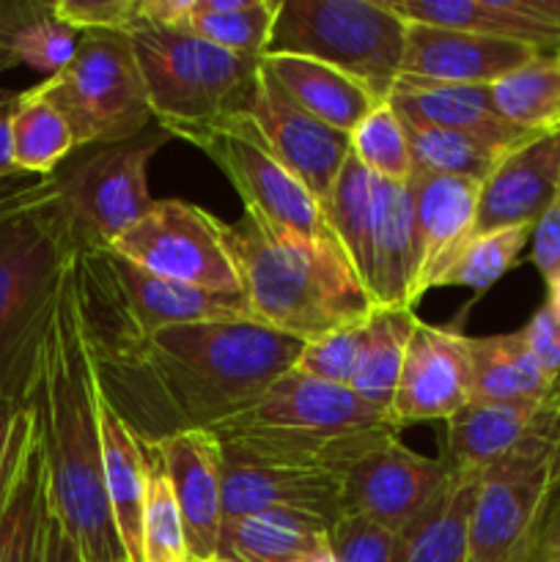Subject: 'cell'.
<instances>
[{
    "instance_id": "obj_1",
    "label": "cell",
    "mask_w": 560,
    "mask_h": 562,
    "mask_svg": "<svg viewBox=\"0 0 560 562\" xmlns=\"http://www.w3.org/2000/svg\"><path fill=\"white\" fill-rule=\"evenodd\" d=\"M300 340L258 322L163 327L141 344L88 349L102 398L143 445L214 431L291 371Z\"/></svg>"
},
{
    "instance_id": "obj_2",
    "label": "cell",
    "mask_w": 560,
    "mask_h": 562,
    "mask_svg": "<svg viewBox=\"0 0 560 562\" xmlns=\"http://www.w3.org/2000/svg\"><path fill=\"white\" fill-rule=\"evenodd\" d=\"M25 406L36 420L49 514L86 562H126L104 492L99 387L77 305L75 261L55 296Z\"/></svg>"
},
{
    "instance_id": "obj_3",
    "label": "cell",
    "mask_w": 560,
    "mask_h": 562,
    "mask_svg": "<svg viewBox=\"0 0 560 562\" xmlns=\"http://www.w3.org/2000/svg\"><path fill=\"white\" fill-rule=\"evenodd\" d=\"M225 247L253 322L311 344L377 311L333 236H305L245 214L225 225Z\"/></svg>"
},
{
    "instance_id": "obj_4",
    "label": "cell",
    "mask_w": 560,
    "mask_h": 562,
    "mask_svg": "<svg viewBox=\"0 0 560 562\" xmlns=\"http://www.w3.org/2000/svg\"><path fill=\"white\" fill-rule=\"evenodd\" d=\"M212 434L234 459L344 475L360 456L401 431L393 417L357 398L351 387L289 371Z\"/></svg>"
},
{
    "instance_id": "obj_5",
    "label": "cell",
    "mask_w": 560,
    "mask_h": 562,
    "mask_svg": "<svg viewBox=\"0 0 560 562\" xmlns=\"http://www.w3.org/2000/svg\"><path fill=\"white\" fill-rule=\"evenodd\" d=\"M75 252L58 187L33 206L0 220V395L22 406Z\"/></svg>"
},
{
    "instance_id": "obj_6",
    "label": "cell",
    "mask_w": 560,
    "mask_h": 562,
    "mask_svg": "<svg viewBox=\"0 0 560 562\" xmlns=\"http://www.w3.org/2000/svg\"><path fill=\"white\" fill-rule=\"evenodd\" d=\"M75 289L88 349L141 344L173 324L253 322L242 294H214L159 278L113 250L77 252Z\"/></svg>"
},
{
    "instance_id": "obj_7",
    "label": "cell",
    "mask_w": 560,
    "mask_h": 562,
    "mask_svg": "<svg viewBox=\"0 0 560 562\" xmlns=\"http://www.w3.org/2000/svg\"><path fill=\"white\" fill-rule=\"evenodd\" d=\"M135 47L154 121L176 137L184 130L250 113L261 58L228 53L181 27L132 25Z\"/></svg>"
},
{
    "instance_id": "obj_8",
    "label": "cell",
    "mask_w": 560,
    "mask_h": 562,
    "mask_svg": "<svg viewBox=\"0 0 560 562\" xmlns=\"http://www.w3.org/2000/svg\"><path fill=\"white\" fill-rule=\"evenodd\" d=\"M560 494V398L536 431L478 475L467 562H530Z\"/></svg>"
},
{
    "instance_id": "obj_9",
    "label": "cell",
    "mask_w": 560,
    "mask_h": 562,
    "mask_svg": "<svg viewBox=\"0 0 560 562\" xmlns=\"http://www.w3.org/2000/svg\"><path fill=\"white\" fill-rule=\"evenodd\" d=\"M404 47L406 22L384 0H280L267 55L322 60L388 99Z\"/></svg>"
},
{
    "instance_id": "obj_10",
    "label": "cell",
    "mask_w": 560,
    "mask_h": 562,
    "mask_svg": "<svg viewBox=\"0 0 560 562\" xmlns=\"http://www.w3.org/2000/svg\"><path fill=\"white\" fill-rule=\"evenodd\" d=\"M31 91L64 115L77 148L130 140L154 121L126 33H82L75 60Z\"/></svg>"
},
{
    "instance_id": "obj_11",
    "label": "cell",
    "mask_w": 560,
    "mask_h": 562,
    "mask_svg": "<svg viewBox=\"0 0 560 562\" xmlns=\"http://www.w3.org/2000/svg\"><path fill=\"white\" fill-rule=\"evenodd\" d=\"M173 137L159 126L130 140L97 146V151L55 170L58 203L80 250H110L148 209V162Z\"/></svg>"
},
{
    "instance_id": "obj_12",
    "label": "cell",
    "mask_w": 560,
    "mask_h": 562,
    "mask_svg": "<svg viewBox=\"0 0 560 562\" xmlns=\"http://www.w3.org/2000/svg\"><path fill=\"white\" fill-rule=\"evenodd\" d=\"M176 137L201 148L245 203V214L305 236H329L322 209L302 181L275 157L250 113H236L212 124L184 130Z\"/></svg>"
},
{
    "instance_id": "obj_13",
    "label": "cell",
    "mask_w": 560,
    "mask_h": 562,
    "mask_svg": "<svg viewBox=\"0 0 560 562\" xmlns=\"http://www.w3.org/2000/svg\"><path fill=\"white\" fill-rule=\"evenodd\" d=\"M110 250L159 278L214 294H242L225 247V223L187 201H154Z\"/></svg>"
},
{
    "instance_id": "obj_14",
    "label": "cell",
    "mask_w": 560,
    "mask_h": 562,
    "mask_svg": "<svg viewBox=\"0 0 560 562\" xmlns=\"http://www.w3.org/2000/svg\"><path fill=\"white\" fill-rule=\"evenodd\" d=\"M448 477L443 459H428L390 437L344 472V514L368 516L401 536L434 503Z\"/></svg>"
},
{
    "instance_id": "obj_15",
    "label": "cell",
    "mask_w": 560,
    "mask_h": 562,
    "mask_svg": "<svg viewBox=\"0 0 560 562\" xmlns=\"http://www.w3.org/2000/svg\"><path fill=\"white\" fill-rule=\"evenodd\" d=\"M472 401L470 338L417 318L393 398L395 428L450 420Z\"/></svg>"
},
{
    "instance_id": "obj_16",
    "label": "cell",
    "mask_w": 560,
    "mask_h": 562,
    "mask_svg": "<svg viewBox=\"0 0 560 562\" xmlns=\"http://www.w3.org/2000/svg\"><path fill=\"white\" fill-rule=\"evenodd\" d=\"M250 115L258 130H261V135L267 137L275 157L322 203L327 198L329 187L338 179L346 159L351 157L349 135L333 130L324 121L313 119L311 113L296 108L285 97L283 88L264 71V66L261 75H258Z\"/></svg>"
},
{
    "instance_id": "obj_17",
    "label": "cell",
    "mask_w": 560,
    "mask_h": 562,
    "mask_svg": "<svg viewBox=\"0 0 560 562\" xmlns=\"http://www.w3.org/2000/svg\"><path fill=\"white\" fill-rule=\"evenodd\" d=\"M280 510L311 514L335 525L344 516V475L223 453V521Z\"/></svg>"
},
{
    "instance_id": "obj_18",
    "label": "cell",
    "mask_w": 560,
    "mask_h": 562,
    "mask_svg": "<svg viewBox=\"0 0 560 562\" xmlns=\"http://www.w3.org/2000/svg\"><path fill=\"white\" fill-rule=\"evenodd\" d=\"M536 55L538 49L530 44L406 22V47L399 77L489 88Z\"/></svg>"
},
{
    "instance_id": "obj_19",
    "label": "cell",
    "mask_w": 560,
    "mask_h": 562,
    "mask_svg": "<svg viewBox=\"0 0 560 562\" xmlns=\"http://www.w3.org/2000/svg\"><path fill=\"white\" fill-rule=\"evenodd\" d=\"M152 448L168 472L192 560H212L223 530V445L212 431H184Z\"/></svg>"
},
{
    "instance_id": "obj_20",
    "label": "cell",
    "mask_w": 560,
    "mask_h": 562,
    "mask_svg": "<svg viewBox=\"0 0 560 562\" xmlns=\"http://www.w3.org/2000/svg\"><path fill=\"white\" fill-rule=\"evenodd\" d=\"M560 195V132L538 135L505 154L478 192L475 234L536 225Z\"/></svg>"
},
{
    "instance_id": "obj_21",
    "label": "cell",
    "mask_w": 560,
    "mask_h": 562,
    "mask_svg": "<svg viewBox=\"0 0 560 562\" xmlns=\"http://www.w3.org/2000/svg\"><path fill=\"white\" fill-rule=\"evenodd\" d=\"M404 22L560 53V0H384Z\"/></svg>"
},
{
    "instance_id": "obj_22",
    "label": "cell",
    "mask_w": 560,
    "mask_h": 562,
    "mask_svg": "<svg viewBox=\"0 0 560 562\" xmlns=\"http://www.w3.org/2000/svg\"><path fill=\"white\" fill-rule=\"evenodd\" d=\"M417 274H421V239H417L412 187L377 179L366 291L377 307L415 311L421 302Z\"/></svg>"
},
{
    "instance_id": "obj_23",
    "label": "cell",
    "mask_w": 560,
    "mask_h": 562,
    "mask_svg": "<svg viewBox=\"0 0 560 562\" xmlns=\"http://www.w3.org/2000/svg\"><path fill=\"white\" fill-rule=\"evenodd\" d=\"M47 481L33 412L22 406L0 481V562H42Z\"/></svg>"
},
{
    "instance_id": "obj_24",
    "label": "cell",
    "mask_w": 560,
    "mask_h": 562,
    "mask_svg": "<svg viewBox=\"0 0 560 562\" xmlns=\"http://www.w3.org/2000/svg\"><path fill=\"white\" fill-rule=\"evenodd\" d=\"M415 201V225L421 239L417 300L437 289L443 274L475 236L478 192L481 184L450 176L415 173L410 181Z\"/></svg>"
},
{
    "instance_id": "obj_25",
    "label": "cell",
    "mask_w": 560,
    "mask_h": 562,
    "mask_svg": "<svg viewBox=\"0 0 560 562\" xmlns=\"http://www.w3.org/2000/svg\"><path fill=\"white\" fill-rule=\"evenodd\" d=\"M388 99L395 113L404 115V119L453 130L459 135L483 143L503 157L530 137H538L511 126L494 110L486 86H445V82L399 77Z\"/></svg>"
},
{
    "instance_id": "obj_26",
    "label": "cell",
    "mask_w": 560,
    "mask_h": 562,
    "mask_svg": "<svg viewBox=\"0 0 560 562\" xmlns=\"http://www.w3.org/2000/svg\"><path fill=\"white\" fill-rule=\"evenodd\" d=\"M514 401V404H489L470 401L464 409L445 420L443 456L450 472H481L516 448L538 423L547 417L555 401Z\"/></svg>"
},
{
    "instance_id": "obj_27",
    "label": "cell",
    "mask_w": 560,
    "mask_h": 562,
    "mask_svg": "<svg viewBox=\"0 0 560 562\" xmlns=\"http://www.w3.org/2000/svg\"><path fill=\"white\" fill-rule=\"evenodd\" d=\"M99 431H102V472L110 514L126 562H143V505L148 492L146 445L130 431L113 406L99 393Z\"/></svg>"
},
{
    "instance_id": "obj_28",
    "label": "cell",
    "mask_w": 560,
    "mask_h": 562,
    "mask_svg": "<svg viewBox=\"0 0 560 562\" xmlns=\"http://www.w3.org/2000/svg\"><path fill=\"white\" fill-rule=\"evenodd\" d=\"M261 66L296 108L344 135H349L379 102H384L360 80L322 60L302 55H264Z\"/></svg>"
},
{
    "instance_id": "obj_29",
    "label": "cell",
    "mask_w": 560,
    "mask_h": 562,
    "mask_svg": "<svg viewBox=\"0 0 560 562\" xmlns=\"http://www.w3.org/2000/svg\"><path fill=\"white\" fill-rule=\"evenodd\" d=\"M470 357L472 401L514 404V401H549L560 395V382L544 373L522 329L470 338Z\"/></svg>"
},
{
    "instance_id": "obj_30",
    "label": "cell",
    "mask_w": 560,
    "mask_h": 562,
    "mask_svg": "<svg viewBox=\"0 0 560 562\" xmlns=\"http://www.w3.org/2000/svg\"><path fill=\"white\" fill-rule=\"evenodd\" d=\"M333 521L311 514H256L223 521L214 558L234 562H296L327 547Z\"/></svg>"
},
{
    "instance_id": "obj_31",
    "label": "cell",
    "mask_w": 560,
    "mask_h": 562,
    "mask_svg": "<svg viewBox=\"0 0 560 562\" xmlns=\"http://www.w3.org/2000/svg\"><path fill=\"white\" fill-rule=\"evenodd\" d=\"M478 475L481 472H450L434 503L401 532L395 562H467Z\"/></svg>"
},
{
    "instance_id": "obj_32",
    "label": "cell",
    "mask_w": 560,
    "mask_h": 562,
    "mask_svg": "<svg viewBox=\"0 0 560 562\" xmlns=\"http://www.w3.org/2000/svg\"><path fill=\"white\" fill-rule=\"evenodd\" d=\"M415 311H406V307H377L368 322L366 349H362L349 387L357 398L384 415H390L393 409L395 387H399L406 346L415 333Z\"/></svg>"
},
{
    "instance_id": "obj_33",
    "label": "cell",
    "mask_w": 560,
    "mask_h": 562,
    "mask_svg": "<svg viewBox=\"0 0 560 562\" xmlns=\"http://www.w3.org/2000/svg\"><path fill=\"white\" fill-rule=\"evenodd\" d=\"M494 110L527 135L560 132V53H538L489 86Z\"/></svg>"
},
{
    "instance_id": "obj_34",
    "label": "cell",
    "mask_w": 560,
    "mask_h": 562,
    "mask_svg": "<svg viewBox=\"0 0 560 562\" xmlns=\"http://www.w3.org/2000/svg\"><path fill=\"white\" fill-rule=\"evenodd\" d=\"M373 203H377V176L368 173L355 157L346 159L327 198L318 203L327 234L338 241L355 272L366 285L368 245L373 228Z\"/></svg>"
},
{
    "instance_id": "obj_35",
    "label": "cell",
    "mask_w": 560,
    "mask_h": 562,
    "mask_svg": "<svg viewBox=\"0 0 560 562\" xmlns=\"http://www.w3.org/2000/svg\"><path fill=\"white\" fill-rule=\"evenodd\" d=\"M278 5L280 0H192L190 16L181 31L228 53L264 58Z\"/></svg>"
},
{
    "instance_id": "obj_36",
    "label": "cell",
    "mask_w": 560,
    "mask_h": 562,
    "mask_svg": "<svg viewBox=\"0 0 560 562\" xmlns=\"http://www.w3.org/2000/svg\"><path fill=\"white\" fill-rule=\"evenodd\" d=\"M77 148L64 115L27 88L11 115V157L20 173L53 176Z\"/></svg>"
},
{
    "instance_id": "obj_37",
    "label": "cell",
    "mask_w": 560,
    "mask_h": 562,
    "mask_svg": "<svg viewBox=\"0 0 560 562\" xmlns=\"http://www.w3.org/2000/svg\"><path fill=\"white\" fill-rule=\"evenodd\" d=\"M401 121H404L406 137H410L415 173L450 176V179H470L483 184L503 159V154L453 130L423 124V121L404 119V115Z\"/></svg>"
},
{
    "instance_id": "obj_38",
    "label": "cell",
    "mask_w": 560,
    "mask_h": 562,
    "mask_svg": "<svg viewBox=\"0 0 560 562\" xmlns=\"http://www.w3.org/2000/svg\"><path fill=\"white\" fill-rule=\"evenodd\" d=\"M351 157L362 165L371 176L384 181L410 184L415 176L412 162L410 137H406L404 121L395 113L390 99L379 102L355 130L349 132Z\"/></svg>"
},
{
    "instance_id": "obj_39",
    "label": "cell",
    "mask_w": 560,
    "mask_h": 562,
    "mask_svg": "<svg viewBox=\"0 0 560 562\" xmlns=\"http://www.w3.org/2000/svg\"><path fill=\"white\" fill-rule=\"evenodd\" d=\"M146 453L148 492L146 505H143V562H192L184 521H181L168 472H165L163 461L154 453L152 445H146Z\"/></svg>"
},
{
    "instance_id": "obj_40",
    "label": "cell",
    "mask_w": 560,
    "mask_h": 562,
    "mask_svg": "<svg viewBox=\"0 0 560 562\" xmlns=\"http://www.w3.org/2000/svg\"><path fill=\"white\" fill-rule=\"evenodd\" d=\"M530 225H516V228H500L492 234H475L470 245L459 252L448 272L443 274L437 289L459 285V289H472L478 294L492 289L503 274L519 261L522 250L530 241Z\"/></svg>"
},
{
    "instance_id": "obj_41",
    "label": "cell",
    "mask_w": 560,
    "mask_h": 562,
    "mask_svg": "<svg viewBox=\"0 0 560 562\" xmlns=\"http://www.w3.org/2000/svg\"><path fill=\"white\" fill-rule=\"evenodd\" d=\"M368 322H371V316L333 329V333L322 335L311 344H302V351L294 366H291V371L302 373L307 379H318V382L349 387L362 349H366Z\"/></svg>"
},
{
    "instance_id": "obj_42",
    "label": "cell",
    "mask_w": 560,
    "mask_h": 562,
    "mask_svg": "<svg viewBox=\"0 0 560 562\" xmlns=\"http://www.w3.org/2000/svg\"><path fill=\"white\" fill-rule=\"evenodd\" d=\"M327 547L338 562H395L401 536L360 514H344L327 532Z\"/></svg>"
},
{
    "instance_id": "obj_43",
    "label": "cell",
    "mask_w": 560,
    "mask_h": 562,
    "mask_svg": "<svg viewBox=\"0 0 560 562\" xmlns=\"http://www.w3.org/2000/svg\"><path fill=\"white\" fill-rule=\"evenodd\" d=\"M49 11L75 33H126L137 25V0H55Z\"/></svg>"
},
{
    "instance_id": "obj_44",
    "label": "cell",
    "mask_w": 560,
    "mask_h": 562,
    "mask_svg": "<svg viewBox=\"0 0 560 562\" xmlns=\"http://www.w3.org/2000/svg\"><path fill=\"white\" fill-rule=\"evenodd\" d=\"M533 263H536L538 274L544 278V283H552L560 274V195L555 198L552 206L538 217V223L533 225Z\"/></svg>"
},
{
    "instance_id": "obj_45",
    "label": "cell",
    "mask_w": 560,
    "mask_h": 562,
    "mask_svg": "<svg viewBox=\"0 0 560 562\" xmlns=\"http://www.w3.org/2000/svg\"><path fill=\"white\" fill-rule=\"evenodd\" d=\"M522 335H525L527 346H530L533 357L544 368V373L560 382V322L549 313L547 305L527 322Z\"/></svg>"
},
{
    "instance_id": "obj_46",
    "label": "cell",
    "mask_w": 560,
    "mask_h": 562,
    "mask_svg": "<svg viewBox=\"0 0 560 562\" xmlns=\"http://www.w3.org/2000/svg\"><path fill=\"white\" fill-rule=\"evenodd\" d=\"M55 190V176H14L0 184V220L33 206Z\"/></svg>"
},
{
    "instance_id": "obj_47",
    "label": "cell",
    "mask_w": 560,
    "mask_h": 562,
    "mask_svg": "<svg viewBox=\"0 0 560 562\" xmlns=\"http://www.w3.org/2000/svg\"><path fill=\"white\" fill-rule=\"evenodd\" d=\"M42 562H86L80 554L77 543L71 541V536L66 532V527L49 514L44 519V538H42Z\"/></svg>"
},
{
    "instance_id": "obj_48",
    "label": "cell",
    "mask_w": 560,
    "mask_h": 562,
    "mask_svg": "<svg viewBox=\"0 0 560 562\" xmlns=\"http://www.w3.org/2000/svg\"><path fill=\"white\" fill-rule=\"evenodd\" d=\"M530 562H560V494L549 505L547 519H544L536 547H533Z\"/></svg>"
},
{
    "instance_id": "obj_49",
    "label": "cell",
    "mask_w": 560,
    "mask_h": 562,
    "mask_svg": "<svg viewBox=\"0 0 560 562\" xmlns=\"http://www.w3.org/2000/svg\"><path fill=\"white\" fill-rule=\"evenodd\" d=\"M16 99H20V93L0 91V184L14 179V176H22L16 170L14 157H11V115H14Z\"/></svg>"
},
{
    "instance_id": "obj_50",
    "label": "cell",
    "mask_w": 560,
    "mask_h": 562,
    "mask_svg": "<svg viewBox=\"0 0 560 562\" xmlns=\"http://www.w3.org/2000/svg\"><path fill=\"white\" fill-rule=\"evenodd\" d=\"M22 404H16L9 395H0V481H3L5 470V456H9L11 434H14V423L20 417Z\"/></svg>"
},
{
    "instance_id": "obj_51",
    "label": "cell",
    "mask_w": 560,
    "mask_h": 562,
    "mask_svg": "<svg viewBox=\"0 0 560 562\" xmlns=\"http://www.w3.org/2000/svg\"><path fill=\"white\" fill-rule=\"evenodd\" d=\"M547 307L549 313L560 322V274L552 280V283H547Z\"/></svg>"
},
{
    "instance_id": "obj_52",
    "label": "cell",
    "mask_w": 560,
    "mask_h": 562,
    "mask_svg": "<svg viewBox=\"0 0 560 562\" xmlns=\"http://www.w3.org/2000/svg\"><path fill=\"white\" fill-rule=\"evenodd\" d=\"M311 562H338L333 558V552H329V547H324V549H318L316 554H311Z\"/></svg>"
},
{
    "instance_id": "obj_53",
    "label": "cell",
    "mask_w": 560,
    "mask_h": 562,
    "mask_svg": "<svg viewBox=\"0 0 560 562\" xmlns=\"http://www.w3.org/2000/svg\"><path fill=\"white\" fill-rule=\"evenodd\" d=\"M206 562H234V560H223V558H212V560H206Z\"/></svg>"
},
{
    "instance_id": "obj_54",
    "label": "cell",
    "mask_w": 560,
    "mask_h": 562,
    "mask_svg": "<svg viewBox=\"0 0 560 562\" xmlns=\"http://www.w3.org/2000/svg\"><path fill=\"white\" fill-rule=\"evenodd\" d=\"M296 562H311V558H305V560H296Z\"/></svg>"
},
{
    "instance_id": "obj_55",
    "label": "cell",
    "mask_w": 560,
    "mask_h": 562,
    "mask_svg": "<svg viewBox=\"0 0 560 562\" xmlns=\"http://www.w3.org/2000/svg\"><path fill=\"white\" fill-rule=\"evenodd\" d=\"M192 562H198V560H192Z\"/></svg>"
}]
</instances>
